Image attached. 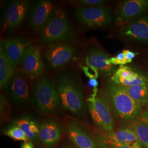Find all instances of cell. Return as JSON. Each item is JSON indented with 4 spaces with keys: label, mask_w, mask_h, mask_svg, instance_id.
<instances>
[{
    "label": "cell",
    "mask_w": 148,
    "mask_h": 148,
    "mask_svg": "<svg viewBox=\"0 0 148 148\" xmlns=\"http://www.w3.org/2000/svg\"><path fill=\"white\" fill-rule=\"evenodd\" d=\"M62 108L82 119L87 118L85 97L82 85L72 73L62 72L55 81Z\"/></svg>",
    "instance_id": "cell-1"
},
{
    "label": "cell",
    "mask_w": 148,
    "mask_h": 148,
    "mask_svg": "<svg viewBox=\"0 0 148 148\" xmlns=\"http://www.w3.org/2000/svg\"><path fill=\"white\" fill-rule=\"evenodd\" d=\"M36 33L38 42L43 45L58 42H77V36L69 19L63 10L57 7Z\"/></svg>",
    "instance_id": "cell-2"
},
{
    "label": "cell",
    "mask_w": 148,
    "mask_h": 148,
    "mask_svg": "<svg viewBox=\"0 0 148 148\" xmlns=\"http://www.w3.org/2000/svg\"><path fill=\"white\" fill-rule=\"evenodd\" d=\"M34 80L31 99L37 111L44 115H56L59 114L63 108L55 81L45 74Z\"/></svg>",
    "instance_id": "cell-3"
},
{
    "label": "cell",
    "mask_w": 148,
    "mask_h": 148,
    "mask_svg": "<svg viewBox=\"0 0 148 148\" xmlns=\"http://www.w3.org/2000/svg\"><path fill=\"white\" fill-rule=\"evenodd\" d=\"M106 90L111 110L120 121L133 123L140 118L143 110L142 107L121 86L110 81L106 85Z\"/></svg>",
    "instance_id": "cell-4"
},
{
    "label": "cell",
    "mask_w": 148,
    "mask_h": 148,
    "mask_svg": "<svg viewBox=\"0 0 148 148\" xmlns=\"http://www.w3.org/2000/svg\"><path fill=\"white\" fill-rule=\"evenodd\" d=\"M91 118L95 125L106 132L114 131L115 122L106 90H100L97 95L87 99Z\"/></svg>",
    "instance_id": "cell-5"
},
{
    "label": "cell",
    "mask_w": 148,
    "mask_h": 148,
    "mask_svg": "<svg viewBox=\"0 0 148 148\" xmlns=\"http://www.w3.org/2000/svg\"><path fill=\"white\" fill-rule=\"evenodd\" d=\"M30 79L22 70H16L3 90L7 99L18 106H27L31 99Z\"/></svg>",
    "instance_id": "cell-6"
},
{
    "label": "cell",
    "mask_w": 148,
    "mask_h": 148,
    "mask_svg": "<svg viewBox=\"0 0 148 148\" xmlns=\"http://www.w3.org/2000/svg\"><path fill=\"white\" fill-rule=\"evenodd\" d=\"M73 43L58 42L44 45V58L50 69H57L69 63L76 54Z\"/></svg>",
    "instance_id": "cell-7"
},
{
    "label": "cell",
    "mask_w": 148,
    "mask_h": 148,
    "mask_svg": "<svg viewBox=\"0 0 148 148\" xmlns=\"http://www.w3.org/2000/svg\"><path fill=\"white\" fill-rule=\"evenodd\" d=\"M75 16L81 23L91 28L107 27L114 20L111 11L104 6L77 9Z\"/></svg>",
    "instance_id": "cell-8"
},
{
    "label": "cell",
    "mask_w": 148,
    "mask_h": 148,
    "mask_svg": "<svg viewBox=\"0 0 148 148\" xmlns=\"http://www.w3.org/2000/svg\"><path fill=\"white\" fill-rule=\"evenodd\" d=\"M148 12V0H127L122 2L115 11L116 21L123 25L144 16Z\"/></svg>",
    "instance_id": "cell-9"
},
{
    "label": "cell",
    "mask_w": 148,
    "mask_h": 148,
    "mask_svg": "<svg viewBox=\"0 0 148 148\" xmlns=\"http://www.w3.org/2000/svg\"><path fill=\"white\" fill-rule=\"evenodd\" d=\"M41 50L38 46L31 45L24 53L21 70L30 79H36L44 74L45 65Z\"/></svg>",
    "instance_id": "cell-10"
},
{
    "label": "cell",
    "mask_w": 148,
    "mask_h": 148,
    "mask_svg": "<svg viewBox=\"0 0 148 148\" xmlns=\"http://www.w3.org/2000/svg\"><path fill=\"white\" fill-rule=\"evenodd\" d=\"M108 54L97 45H91L85 50L84 54L86 64L92 66L105 76H112L116 69L114 65L109 64Z\"/></svg>",
    "instance_id": "cell-11"
},
{
    "label": "cell",
    "mask_w": 148,
    "mask_h": 148,
    "mask_svg": "<svg viewBox=\"0 0 148 148\" xmlns=\"http://www.w3.org/2000/svg\"><path fill=\"white\" fill-rule=\"evenodd\" d=\"M68 137L77 148H99L89 131L80 122L69 119L66 123Z\"/></svg>",
    "instance_id": "cell-12"
},
{
    "label": "cell",
    "mask_w": 148,
    "mask_h": 148,
    "mask_svg": "<svg viewBox=\"0 0 148 148\" xmlns=\"http://www.w3.org/2000/svg\"><path fill=\"white\" fill-rule=\"evenodd\" d=\"M30 2L28 0H14L9 2L3 14V25L12 30L19 27L27 16Z\"/></svg>",
    "instance_id": "cell-13"
},
{
    "label": "cell",
    "mask_w": 148,
    "mask_h": 148,
    "mask_svg": "<svg viewBox=\"0 0 148 148\" xmlns=\"http://www.w3.org/2000/svg\"><path fill=\"white\" fill-rule=\"evenodd\" d=\"M55 8L53 2L49 0L38 1L30 5L28 21L33 32H37L42 27Z\"/></svg>",
    "instance_id": "cell-14"
},
{
    "label": "cell",
    "mask_w": 148,
    "mask_h": 148,
    "mask_svg": "<svg viewBox=\"0 0 148 148\" xmlns=\"http://www.w3.org/2000/svg\"><path fill=\"white\" fill-rule=\"evenodd\" d=\"M63 130V124L58 120L46 119L39 125L38 139L45 147L52 148L60 140Z\"/></svg>",
    "instance_id": "cell-15"
},
{
    "label": "cell",
    "mask_w": 148,
    "mask_h": 148,
    "mask_svg": "<svg viewBox=\"0 0 148 148\" xmlns=\"http://www.w3.org/2000/svg\"><path fill=\"white\" fill-rule=\"evenodd\" d=\"M120 34L132 41L148 42V14L123 25Z\"/></svg>",
    "instance_id": "cell-16"
},
{
    "label": "cell",
    "mask_w": 148,
    "mask_h": 148,
    "mask_svg": "<svg viewBox=\"0 0 148 148\" xmlns=\"http://www.w3.org/2000/svg\"><path fill=\"white\" fill-rule=\"evenodd\" d=\"M5 54L14 68L21 65L24 53L32 43L24 37L5 39L1 42Z\"/></svg>",
    "instance_id": "cell-17"
},
{
    "label": "cell",
    "mask_w": 148,
    "mask_h": 148,
    "mask_svg": "<svg viewBox=\"0 0 148 148\" xmlns=\"http://www.w3.org/2000/svg\"><path fill=\"white\" fill-rule=\"evenodd\" d=\"M106 142H115L130 148H145L136 133L130 127L120 128L116 131L107 133Z\"/></svg>",
    "instance_id": "cell-18"
},
{
    "label": "cell",
    "mask_w": 148,
    "mask_h": 148,
    "mask_svg": "<svg viewBox=\"0 0 148 148\" xmlns=\"http://www.w3.org/2000/svg\"><path fill=\"white\" fill-rule=\"evenodd\" d=\"M16 70L5 54L1 43L0 46V87L3 90L6 84L14 74Z\"/></svg>",
    "instance_id": "cell-19"
},
{
    "label": "cell",
    "mask_w": 148,
    "mask_h": 148,
    "mask_svg": "<svg viewBox=\"0 0 148 148\" xmlns=\"http://www.w3.org/2000/svg\"><path fill=\"white\" fill-rule=\"evenodd\" d=\"M14 125L19 127L25 133L29 140L34 141L38 139L39 125L32 119L25 117L14 121Z\"/></svg>",
    "instance_id": "cell-20"
},
{
    "label": "cell",
    "mask_w": 148,
    "mask_h": 148,
    "mask_svg": "<svg viewBox=\"0 0 148 148\" xmlns=\"http://www.w3.org/2000/svg\"><path fill=\"white\" fill-rule=\"evenodd\" d=\"M121 87L128 95L141 106L142 108H145L148 105V85Z\"/></svg>",
    "instance_id": "cell-21"
},
{
    "label": "cell",
    "mask_w": 148,
    "mask_h": 148,
    "mask_svg": "<svg viewBox=\"0 0 148 148\" xmlns=\"http://www.w3.org/2000/svg\"><path fill=\"white\" fill-rule=\"evenodd\" d=\"M111 81L117 85L125 87L148 85V76L137 72L133 76L128 79H122L112 75L111 76Z\"/></svg>",
    "instance_id": "cell-22"
},
{
    "label": "cell",
    "mask_w": 148,
    "mask_h": 148,
    "mask_svg": "<svg viewBox=\"0 0 148 148\" xmlns=\"http://www.w3.org/2000/svg\"><path fill=\"white\" fill-rule=\"evenodd\" d=\"M130 128L136 133L145 148H148V125L140 119L132 123Z\"/></svg>",
    "instance_id": "cell-23"
},
{
    "label": "cell",
    "mask_w": 148,
    "mask_h": 148,
    "mask_svg": "<svg viewBox=\"0 0 148 148\" xmlns=\"http://www.w3.org/2000/svg\"><path fill=\"white\" fill-rule=\"evenodd\" d=\"M4 134L5 136L16 140L23 141L24 142L29 141V139L25 133L19 127L14 125L6 130Z\"/></svg>",
    "instance_id": "cell-24"
},
{
    "label": "cell",
    "mask_w": 148,
    "mask_h": 148,
    "mask_svg": "<svg viewBox=\"0 0 148 148\" xmlns=\"http://www.w3.org/2000/svg\"><path fill=\"white\" fill-rule=\"evenodd\" d=\"M106 1L103 0H75L70 1V4L77 8H90L93 7L104 6Z\"/></svg>",
    "instance_id": "cell-25"
},
{
    "label": "cell",
    "mask_w": 148,
    "mask_h": 148,
    "mask_svg": "<svg viewBox=\"0 0 148 148\" xmlns=\"http://www.w3.org/2000/svg\"><path fill=\"white\" fill-rule=\"evenodd\" d=\"M0 109H1V121L3 122L9 118L10 114V107L8 101L4 95L0 96Z\"/></svg>",
    "instance_id": "cell-26"
},
{
    "label": "cell",
    "mask_w": 148,
    "mask_h": 148,
    "mask_svg": "<svg viewBox=\"0 0 148 148\" xmlns=\"http://www.w3.org/2000/svg\"><path fill=\"white\" fill-rule=\"evenodd\" d=\"M137 72L131 68L127 66H121L119 68L116 69L113 75L122 78V79H128L133 76Z\"/></svg>",
    "instance_id": "cell-27"
},
{
    "label": "cell",
    "mask_w": 148,
    "mask_h": 148,
    "mask_svg": "<svg viewBox=\"0 0 148 148\" xmlns=\"http://www.w3.org/2000/svg\"><path fill=\"white\" fill-rule=\"evenodd\" d=\"M108 62L109 64L114 66L117 65L123 66L125 64H128V62L125 58V55L123 52L117 54L116 56L115 57L110 58L108 60Z\"/></svg>",
    "instance_id": "cell-28"
},
{
    "label": "cell",
    "mask_w": 148,
    "mask_h": 148,
    "mask_svg": "<svg viewBox=\"0 0 148 148\" xmlns=\"http://www.w3.org/2000/svg\"><path fill=\"white\" fill-rule=\"evenodd\" d=\"M83 71L86 76L90 79H97L99 76L98 71L92 66H83Z\"/></svg>",
    "instance_id": "cell-29"
},
{
    "label": "cell",
    "mask_w": 148,
    "mask_h": 148,
    "mask_svg": "<svg viewBox=\"0 0 148 148\" xmlns=\"http://www.w3.org/2000/svg\"><path fill=\"white\" fill-rule=\"evenodd\" d=\"M122 52L125 55V58L127 60L128 63H131L132 62L133 59L136 56V53L131 51H130V50L125 49Z\"/></svg>",
    "instance_id": "cell-30"
},
{
    "label": "cell",
    "mask_w": 148,
    "mask_h": 148,
    "mask_svg": "<svg viewBox=\"0 0 148 148\" xmlns=\"http://www.w3.org/2000/svg\"><path fill=\"white\" fill-rule=\"evenodd\" d=\"M88 85L93 88V90H98V86L99 85L98 81L96 79H90L88 81Z\"/></svg>",
    "instance_id": "cell-31"
},
{
    "label": "cell",
    "mask_w": 148,
    "mask_h": 148,
    "mask_svg": "<svg viewBox=\"0 0 148 148\" xmlns=\"http://www.w3.org/2000/svg\"><path fill=\"white\" fill-rule=\"evenodd\" d=\"M139 119L142 120L148 125V111L147 110H143Z\"/></svg>",
    "instance_id": "cell-32"
},
{
    "label": "cell",
    "mask_w": 148,
    "mask_h": 148,
    "mask_svg": "<svg viewBox=\"0 0 148 148\" xmlns=\"http://www.w3.org/2000/svg\"><path fill=\"white\" fill-rule=\"evenodd\" d=\"M111 148H130L127 146L115 142H106Z\"/></svg>",
    "instance_id": "cell-33"
},
{
    "label": "cell",
    "mask_w": 148,
    "mask_h": 148,
    "mask_svg": "<svg viewBox=\"0 0 148 148\" xmlns=\"http://www.w3.org/2000/svg\"><path fill=\"white\" fill-rule=\"evenodd\" d=\"M21 148H34V146L32 141L29 140L23 143Z\"/></svg>",
    "instance_id": "cell-34"
},
{
    "label": "cell",
    "mask_w": 148,
    "mask_h": 148,
    "mask_svg": "<svg viewBox=\"0 0 148 148\" xmlns=\"http://www.w3.org/2000/svg\"><path fill=\"white\" fill-rule=\"evenodd\" d=\"M77 148L76 147V148H74V147H66V148Z\"/></svg>",
    "instance_id": "cell-35"
},
{
    "label": "cell",
    "mask_w": 148,
    "mask_h": 148,
    "mask_svg": "<svg viewBox=\"0 0 148 148\" xmlns=\"http://www.w3.org/2000/svg\"><path fill=\"white\" fill-rule=\"evenodd\" d=\"M145 108H146V109H145V110H148V105H147V106H146V107H145Z\"/></svg>",
    "instance_id": "cell-36"
}]
</instances>
